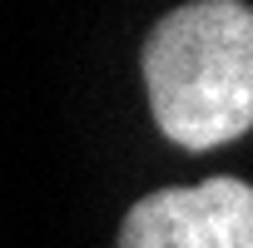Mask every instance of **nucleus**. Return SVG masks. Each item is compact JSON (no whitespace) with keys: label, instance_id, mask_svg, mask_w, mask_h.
Instances as JSON below:
<instances>
[{"label":"nucleus","instance_id":"obj_1","mask_svg":"<svg viewBox=\"0 0 253 248\" xmlns=\"http://www.w3.org/2000/svg\"><path fill=\"white\" fill-rule=\"evenodd\" d=\"M144 84L164 139L218 149L253 129V5L189 0L144 40Z\"/></svg>","mask_w":253,"mask_h":248},{"label":"nucleus","instance_id":"obj_2","mask_svg":"<svg viewBox=\"0 0 253 248\" xmlns=\"http://www.w3.org/2000/svg\"><path fill=\"white\" fill-rule=\"evenodd\" d=\"M114 248H253V184L218 174L159 189L124 213Z\"/></svg>","mask_w":253,"mask_h":248}]
</instances>
